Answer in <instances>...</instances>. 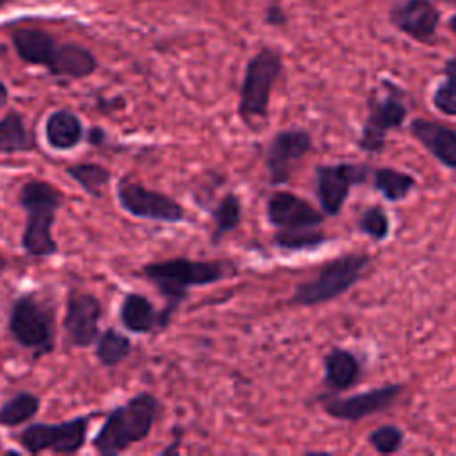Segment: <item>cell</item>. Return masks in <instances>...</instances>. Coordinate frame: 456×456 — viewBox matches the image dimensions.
Returning a JSON list of instances; mask_svg holds the SVG:
<instances>
[{
	"instance_id": "cell-29",
	"label": "cell",
	"mask_w": 456,
	"mask_h": 456,
	"mask_svg": "<svg viewBox=\"0 0 456 456\" xmlns=\"http://www.w3.org/2000/svg\"><path fill=\"white\" fill-rule=\"evenodd\" d=\"M356 230L369 239L381 242L390 235V217L379 205H370L362 210L356 219Z\"/></svg>"
},
{
	"instance_id": "cell-17",
	"label": "cell",
	"mask_w": 456,
	"mask_h": 456,
	"mask_svg": "<svg viewBox=\"0 0 456 456\" xmlns=\"http://www.w3.org/2000/svg\"><path fill=\"white\" fill-rule=\"evenodd\" d=\"M411 135L445 167L456 169V130L442 123L415 118L410 123Z\"/></svg>"
},
{
	"instance_id": "cell-13",
	"label": "cell",
	"mask_w": 456,
	"mask_h": 456,
	"mask_svg": "<svg viewBox=\"0 0 456 456\" xmlns=\"http://www.w3.org/2000/svg\"><path fill=\"white\" fill-rule=\"evenodd\" d=\"M312 135L305 128L276 132L265 148V169L271 185H283L292 176V167L312 150Z\"/></svg>"
},
{
	"instance_id": "cell-35",
	"label": "cell",
	"mask_w": 456,
	"mask_h": 456,
	"mask_svg": "<svg viewBox=\"0 0 456 456\" xmlns=\"http://www.w3.org/2000/svg\"><path fill=\"white\" fill-rule=\"evenodd\" d=\"M7 2H9V0H0V9H2V7H4Z\"/></svg>"
},
{
	"instance_id": "cell-12",
	"label": "cell",
	"mask_w": 456,
	"mask_h": 456,
	"mask_svg": "<svg viewBox=\"0 0 456 456\" xmlns=\"http://www.w3.org/2000/svg\"><path fill=\"white\" fill-rule=\"evenodd\" d=\"M102 301L91 292L71 289L66 296L62 328L64 342L69 347H91L100 335Z\"/></svg>"
},
{
	"instance_id": "cell-20",
	"label": "cell",
	"mask_w": 456,
	"mask_h": 456,
	"mask_svg": "<svg viewBox=\"0 0 456 456\" xmlns=\"http://www.w3.org/2000/svg\"><path fill=\"white\" fill-rule=\"evenodd\" d=\"M322 385L333 392H344L354 387L362 378V363L358 356L344 347H331L324 358Z\"/></svg>"
},
{
	"instance_id": "cell-26",
	"label": "cell",
	"mask_w": 456,
	"mask_h": 456,
	"mask_svg": "<svg viewBox=\"0 0 456 456\" xmlns=\"http://www.w3.org/2000/svg\"><path fill=\"white\" fill-rule=\"evenodd\" d=\"M372 185L387 201H401L415 189L417 180L404 171L394 167H376L372 171Z\"/></svg>"
},
{
	"instance_id": "cell-11",
	"label": "cell",
	"mask_w": 456,
	"mask_h": 456,
	"mask_svg": "<svg viewBox=\"0 0 456 456\" xmlns=\"http://www.w3.org/2000/svg\"><path fill=\"white\" fill-rule=\"evenodd\" d=\"M370 167L367 164L338 162L315 167V194L326 216H338L351 189L367 182Z\"/></svg>"
},
{
	"instance_id": "cell-19",
	"label": "cell",
	"mask_w": 456,
	"mask_h": 456,
	"mask_svg": "<svg viewBox=\"0 0 456 456\" xmlns=\"http://www.w3.org/2000/svg\"><path fill=\"white\" fill-rule=\"evenodd\" d=\"M118 317L121 326L134 335L160 331V310L141 292H126L123 296Z\"/></svg>"
},
{
	"instance_id": "cell-2",
	"label": "cell",
	"mask_w": 456,
	"mask_h": 456,
	"mask_svg": "<svg viewBox=\"0 0 456 456\" xmlns=\"http://www.w3.org/2000/svg\"><path fill=\"white\" fill-rule=\"evenodd\" d=\"M16 55L32 66H43L50 75L62 78H86L98 68L91 50L78 43H57L41 28H16L11 32Z\"/></svg>"
},
{
	"instance_id": "cell-7",
	"label": "cell",
	"mask_w": 456,
	"mask_h": 456,
	"mask_svg": "<svg viewBox=\"0 0 456 456\" xmlns=\"http://www.w3.org/2000/svg\"><path fill=\"white\" fill-rule=\"evenodd\" d=\"M281 71V55L271 46L260 48L248 61L237 103V114L248 128H255L267 119L271 93Z\"/></svg>"
},
{
	"instance_id": "cell-4",
	"label": "cell",
	"mask_w": 456,
	"mask_h": 456,
	"mask_svg": "<svg viewBox=\"0 0 456 456\" xmlns=\"http://www.w3.org/2000/svg\"><path fill=\"white\" fill-rule=\"evenodd\" d=\"M64 194L46 180H27L18 191V205L25 212L21 249L30 258H50L59 253L53 224L64 207Z\"/></svg>"
},
{
	"instance_id": "cell-21",
	"label": "cell",
	"mask_w": 456,
	"mask_h": 456,
	"mask_svg": "<svg viewBox=\"0 0 456 456\" xmlns=\"http://www.w3.org/2000/svg\"><path fill=\"white\" fill-rule=\"evenodd\" d=\"M36 148L37 141L27 126L25 116L16 109H9L0 118V155L32 153Z\"/></svg>"
},
{
	"instance_id": "cell-3",
	"label": "cell",
	"mask_w": 456,
	"mask_h": 456,
	"mask_svg": "<svg viewBox=\"0 0 456 456\" xmlns=\"http://www.w3.org/2000/svg\"><path fill=\"white\" fill-rule=\"evenodd\" d=\"M162 411V403L151 392H139L107 411L93 436V449L102 456H116L150 436Z\"/></svg>"
},
{
	"instance_id": "cell-15",
	"label": "cell",
	"mask_w": 456,
	"mask_h": 456,
	"mask_svg": "<svg viewBox=\"0 0 456 456\" xmlns=\"http://www.w3.org/2000/svg\"><path fill=\"white\" fill-rule=\"evenodd\" d=\"M265 217L274 230L321 226L326 214L290 191H274L265 201Z\"/></svg>"
},
{
	"instance_id": "cell-27",
	"label": "cell",
	"mask_w": 456,
	"mask_h": 456,
	"mask_svg": "<svg viewBox=\"0 0 456 456\" xmlns=\"http://www.w3.org/2000/svg\"><path fill=\"white\" fill-rule=\"evenodd\" d=\"M326 233L317 226L294 228V230H276L273 235V244L283 251H306L319 248L326 242Z\"/></svg>"
},
{
	"instance_id": "cell-22",
	"label": "cell",
	"mask_w": 456,
	"mask_h": 456,
	"mask_svg": "<svg viewBox=\"0 0 456 456\" xmlns=\"http://www.w3.org/2000/svg\"><path fill=\"white\" fill-rule=\"evenodd\" d=\"M212 230L210 244L217 246L228 233L235 232L242 223V201L237 192H224L210 208Z\"/></svg>"
},
{
	"instance_id": "cell-16",
	"label": "cell",
	"mask_w": 456,
	"mask_h": 456,
	"mask_svg": "<svg viewBox=\"0 0 456 456\" xmlns=\"http://www.w3.org/2000/svg\"><path fill=\"white\" fill-rule=\"evenodd\" d=\"M390 23L419 43H433L440 12L431 0H404L390 11Z\"/></svg>"
},
{
	"instance_id": "cell-28",
	"label": "cell",
	"mask_w": 456,
	"mask_h": 456,
	"mask_svg": "<svg viewBox=\"0 0 456 456\" xmlns=\"http://www.w3.org/2000/svg\"><path fill=\"white\" fill-rule=\"evenodd\" d=\"M444 80L433 91V107L451 118H456V55L444 64Z\"/></svg>"
},
{
	"instance_id": "cell-33",
	"label": "cell",
	"mask_w": 456,
	"mask_h": 456,
	"mask_svg": "<svg viewBox=\"0 0 456 456\" xmlns=\"http://www.w3.org/2000/svg\"><path fill=\"white\" fill-rule=\"evenodd\" d=\"M447 27H449V30L456 36V14H452L451 18H449V21H447Z\"/></svg>"
},
{
	"instance_id": "cell-25",
	"label": "cell",
	"mask_w": 456,
	"mask_h": 456,
	"mask_svg": "<svg viewBox=\"0 0 456 456\" xmlns=\"http://www.w3.org/2000/svg\"><path fill=\"white\" fill-rule=\"evenodd\" d=\"M64 173L91 198H102L112 173L109 167L96 162H77L64 167Z\"/></svg>"
},
{
	"instance_id": "cell-18",
	"label": "cell",
	"mask_w": 456,
	"mask_h": 456,
	"mask_svg": "<svg viewBox=\"0 0 456 456\" xmlns=\"http://www.w3.org/2000/svg\"><path fill=\"white\" fill-rule=\"evenodd\" d=\"M45 141L55 151H71L86 139V126L78 114L69 109H57L45 119Z\"/></svg>"
},
{
	"instance_id": "cell-23",
	"label": "cell",
	"mask_w": 456,
	"mask_h": 456,
	"mask_svg": "<svg viewBox=\"0 0 456 456\" xmlns=\"http://www.w3.org/2000/svg\"><path fill=\"white\" fill-rule=\"evenodd\" d=\"M132 349V340L114 326H107L103 331H100L94 342V356L105 369L118 367L130 356Z\"/></svg>"
},
{
	"instance_id": "cell-6",
	"label": "cell",
	"mask_w": 456,
	"mask_h": 456,
	"mask_svg": "<svg viewBox=\"0 0 456 456\" xmlns=\"http://www.w3.org/2000/svg\"><path fill=\"white\" fill-rule=\"evenodd\" d=\"M7 331L18 346L32 351L36 358L48 354L57 338L55 310L36 292H23L14 297L9 308Z\"/></svg>"
},
{
	"instance_id": "cell-31",
	"label": "cell",
	"mask_w": 456,
	"mask_h": 456,
	"mask_svg": "<svg viewBox=\"0 0 456 456\" xmlns=\"http://www.w3.org/2000/svg\"><path fill=\"white\" fill-rule=\"evenodd\" d=\"M86 141L91 146H103L107 142V132L102 126L86 128Z\"/></svg>"
},
{
	"instance_id": "cell-8",
	"label": "cell",
	"mask_w": 456,
	"mask_h": 456,
	"mask_svg": "<svg viewBox=\"0 0 456 456\" xmlns=\"http://www.w3.org/2000/svg\"><path fill=\"white\" fill-rule=\"evenodd\" d=\"M96 415L91 411L61 422H30L16 438L20 447L28 454L46 451L53 454H75L86 445L89 424Z\"/></svg>"
},
{
	"instance_id": "cell-5",
	"label": "cell",
	"mask_w": 456,
	"mask_h": 456,
	"mask_svg": "<svg viewBox=\"0 0 456 456\" xmlns=\"http://www.w3.org/2000/svg\"><path fill=\"white\" fill-rule=\"evenodd\" d=\"M370 256L367 253H344L321 265L319 273L296 285L289 303L294 306H317L349 292L363 276Z\"/></svg>"
},
{
	"instance_id": "cell-30",
	"label": "cell",
	"mask_w": 456,
	"mask_h": 456,
	"mask_svg": "<svg viewBox=\"0 0 456 456\" xmlns=\"http://www.w3.org/2000/svg\"><path fill=\"white\" fill-rule=\"evenodd\" d=\"M367 442L379 454H394L403 447L404 433L395 424H383L369 433Z\"/></svg>"
},
{
	"instance_id": "cell-24",
	"label": "cell",
	"mask_w": 456,
	"mask_h": 456,
	"mask_svg": "<svg viewBox=\"0 0 456 456\" xmlns=\"http://www.w3.org/2000/svg\"><path fill=\"white\" fill-rule=\"evenodd\" d=\"M41 410V397L34 392H16L0 404V426L18 428L30 422Z\"/></svg>"
},
{
	"instance_id": "cell-34",
	"label": "cell",
	"mask_w": 456,
	"mask_h": 456,
	"mask_svg": "<svg viewBox=\"0 0 456 456\" xmlns=\"http://www.w3.org/2000/svg\"><path fill=\"white\" fill-rule=\"evenodd\" d=\"M7 267V260H5V256L2 255V251H0V271H4Z\"/></svg>"
},
{
	"instance_id": "cell-32",
	"label": "cell",
	"mask_w": 456,
	"mask_h": 456,
	"mask_svg": "<svg viewBox=\"0 0 456 456\" xmlns=\"http://www.w3.org/2000/svg\"><path fill=\"white\" fill-rule=\"evenodd\" d=\"M7 102H9V89H7V86L0 80V110L7 105Z\"/></svg>"
},
{
	"instance_id": "cell-14",
	"label": "cell",
	"mask_w": 456,
	"mask_h": 456,
	"mask_svg": "<svg viewBox=\"0 0 456 456\" xmlns=\"http://www.w3.org/2000/svg\"><path fill=\"white\" fill-rule=\"evenodd\" d=\"M403 390V383H387L347 397H328V401H324V411L337 420L356 422L388 410Z\"/></svg>"
},
{
	"instance_id": "cell-9",
	"label": "cell",
	"mask_w": 456,
	"mask_h": 456,
	"mask_svg": "<svg viewBox=\"0 0 456 456\" xmlns=\"http://www.w3.org/2000/svg\"><path fill=\"white\" fill-rule=\"evenodd\" d=\"M114 192L118 205L132 217L166 224H180L189 221V214L182 203L166 192L144 187L141 182H135L130 176H121Z\"/></svg>"
},
{
	"instance_id": "cell-10",
	"label": "cell",
	"mask_w": 456,
	"mask_h": 456,
	"mask_svg": "<svg viewBox=\"0 0 456 456\" xmlns=\"http://www.w3.org/2000/svg\"><path fill=\"white\" fill-rule=\"evenodd\" d=\"M387 87L388 93L385 96L372 94L367 102L369 112L356 139L358 148L365 153H379L385 148L387 132L401 128L408 116V109L395 87L390 84Z\"/></svg>"
},
{
	"instance_id": "cell-1",
	"label": "cell",
	"mask_w": 456,
	"mask_h": 456,
	"mask_svg": "<svg viewBox=\"0 0 456 456\" xmlns=\"http://www.w3.org/2000/svg\"><path fill=\"white\" fill-rule=\"evenodd\" d=\"M139 274L164 297V308L160 310V331H164L175 314L187 301L191 289L223 281L237 274V267L224 260H192L187 256H173L144 264Z\"/></svg>"
}]
</instances>
